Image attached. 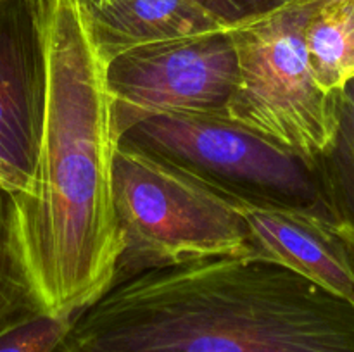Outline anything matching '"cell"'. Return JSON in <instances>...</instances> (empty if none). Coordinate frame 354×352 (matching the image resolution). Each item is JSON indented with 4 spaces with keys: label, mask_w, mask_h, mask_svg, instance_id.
<instances>
[{
    "label": "cell",
    "mask_w": 354,
    "mask_h": 352,
    "mask_svg": "<svg viewBox=\"0 0 354 352\" xmlns=\"http://www.w3.org/2000/svg\"><path fill=\"white\" fill-rule=\"evenodd\" d=\"M304 43L317 85L339 92L354 76V0H318Z\"/></svg>",
    "instance_id": "cell-10"
},
{
    "label": "cell",
    "mask_w": 354,
    "mask_h": 352,
    "mask_svg": "<svg viewBox=\"0 0 354 352\" xmlns=\"http://www.w3.org/2000/svg\"><path fill=\"white\" fill-rule=\"evenodd\" d=\"M113 204L123 238L114 282L145 269L254 252L248 223L223 190L127 141L114 150Z\"/></svg>",
    "instance_id": "cell-3"
},
{
    "label": "cell",
    "mask_w": 354,
    "mask_h": 352,
    "mask_svg": "<svg viewBox=\"0 0 354 352\" xmlns=\"http://www.w3.org/2000/svg\"><path fill=\"white\" fill-rule=\"evenodd\" d=\"M337 93H339V99H341L349 109L354 110V76L348 83H346L344 86H342L341 90H339Z\"/></svg>",
    "instance_id": "cell-15"
},
{
    "label": "cell",
    "mask_w": 354,
    "mask_h": 352,
    "mask_svg": "<svg viewBox=\"0 0 354 352\" xmlns=\"http://www.w3.org/2000/svg\"><path fill=\"white\" fill-rule=\"evenodd\" d=\"M237 55L227 31L145 45L106 64L114 140L166 114L227 116Z\"/></svg>",
    "instance_id": "cell-6"
},
{
    "label": "cell",
    "mask_w": 354,
    "mask_h": 352,
    "mask_svg": "<svg viewBox=\"0 0 354 352\" xmlns=\"http://www.w3.org/2000/svg\"><path fill=\"white\" fill-rule=\"evenodd\" d=\"M104 64L145 45L227 31L194 0H75Z\"/></svg>",
    "instance_id": "cell-9"
},
{
    "label": "cell",
    "mask_w": 354,
    "mask_h": 352,
    "mask_svg": "<svg viewBox=\"0 0 354 352\" xmlns=\"http://www.w3.org/2000/svg\"><path fill=\"white\" fill-rule=\"evenodd\" d=\"M45 102L33 185L10 195L6 251L28 302L76 317L116 278L123 238L113 204L106 64L75 0H40Z\"/></svg>",
    "instance_id": "cell-1"
},
{
    "label": "cell",
    "mask_w": 354,
    "mask_h": 352,
    "mask_svg": "<svg viewBox=\"0 0 354 352\" xmlns=\"http://www.w3.org/2000/svg\"><path fill=\"white\" fill-rule=\"evenodd\" d=\"M342 240H344V238H342ZM346 242V240H344ZM346 245H348V248H349V252H351V257H353V261H354V248L351 247V245L348 244V242H346Z\"/></svg>",
    "instance_id": "cell-17"
},
{
    "label": "cell",
    "mask_w": 354,
    "mask_h": 352,
    "mask_svg": "<svg viewBox=\"0 0 354 352\" xmlns=\"http://www.w3.org/2000/svg\"><path fill=\"white\" fill-rule=\"evenodd\" d=\"M55 352H73V351H71V349H68V347H66V345H64V342H62V344L59 345V349H57V351H55Z\"/></svg>",
    "instance_id": "cell-16"
},
{
    "label": "cell",
    "mask_w": 354,
    "mask_h": 352,
    "mask_svg": "<svg viewBox=\"0 0 354 352\" xmlns=\"http://www.w3.org/2000/svg\"><path fill=\"white\" fill-rule=\"evenodd\" d=\"M0 193H3V190H2V185H0Z\"/></svg>",
    "instance_id": "cell-18"
},
{
    "label": "cell",
    "mask_w": 354,
    "mask_h": 352,
    "mask_svg": "<svg viewBox=\"0 0 354 352\" xmlns=\"http://www.w3.org/2000/svg\"><path fill=\"white\" fill-rule=\"evenodd\" d=\"M75 317L38 311L28 300L0 314V352H55Z\"/></svg>",
    "instance_id": "cell-12"
},
{
    "label": "cell",
    "mask_w": 354,
    "mask_h": 352,
    "mask_svg": "<svg viewBox=\"0 0 354 352\" xmlns=\"http://www.w3.org/2000/svg\"><path fill=\"white\" fill-rule=\"evenodd\" d=\"M225 30L280 9L294 0H194Z\"/></svg>",
    "instance_id": "cell-13"
},
{
    "label": "cell",
    "mask_w": 354,
    "mask_h": 352,
    "mask_svg": "<svg viewBox=\"0 0 354 352\" xmlns=\"http://www.w3.org/2000/svg\"><path fill=\"white\" fill-rule=\"evenodd\" d=\"M6 257H2V251H0V313L9 309L10 306L17 304L21 299H24L23 290H21L19 283H17L12 266L9 269L3 268V259Z\"/></svg>",
    "instance_id": "cell-14"
},
{
    "label": "cell",
    "mask_w": 354,
    "mask_h": 352,
    "mask_svg": "<svg viewBox=\"0 0 354 352\" xmlns=\"http://www.w3.org/2000/svg\"><path fill=\"white\" fill-rule=\"evenodd\" d=\"M45 102L40 0H0V185L26 195L33 185Z\"/></svg>",
    "instance_id": "cell-7"
},
{
    "label": "cell",
    "mask_w": 354,
    "mask_h": 352,
    "mask_svg": "<svg viewBox=\"0 0 354 352\" xmlns=\"http://www.w3.org/2000/svg\"><path fill=\"white\" fill-rule=\"evenodd\" d=\"M223 192L248 223L256 254L354 304V261L334 223L299 207Z\"/></svg>",
    "instance_id": "cell-8"
},
{
    "label": "cell",
    "mask_w": 354,
    "mask_h": 352,
    "mask_svg": "<svg viewBox=\"0 0 354 352\" xmlns=\"http://www.w3.org/2000/svg\"><path fill=\"white\" fill-rule=\"evenodd\" d=\"M318 0H294L230 28L237 85L227 117L315 162L337 131V97L317 85L304 28Z\"/></svg>",
    "instance_id": "cell-4"
},
{
    "label": "cell",
    "mask_w": 354,
    "mask_h": 352,
    "mask_svg": "<svg viewBox=\"0 0 354 352\" xmlns=\"http://www.w3.org/2000/svg\"><path fill=\"white\" fill-rule=\"evenodd\" d=\"M120 141L169 159L230 193L299 207L332 223L317 162L227 116H156L131 128Z\"/></svg>",
    "instance_id": "cell-5"
},
{
    "label": "cell",
    "mask_w": 354,
    "mask_h": 352,
    "mask_svg": "<svg viewBox=\"0 0 354 352\" xmlns=\"http://www.w3.org/2000/svg\"><path fill=\"white\" fill-rule=\"evenodd\" d=\"M73 352H354V304L263 255L116 280L78 313Z\"/></svg>",
    "instance_id": "cell-2"
},
{
    "label": "cell",
    "mask_w": 354,
    "mask_h": 352,
    "mask_svg": "<svg viewBox=\"0 0 354 352\" xmlns=\"http://www.w3.org/2000/svg\"><path fill=\"white\" fill-rule=\"evenodd\" d=\"M337 97V131L330 147L318 155L324 195L337 233L354 248V110Z\"/></svg>",
    "instance_id": "cell-11"
}]
</instances>
